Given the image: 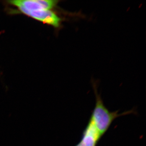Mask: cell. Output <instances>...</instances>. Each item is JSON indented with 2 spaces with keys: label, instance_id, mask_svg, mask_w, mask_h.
I'll use <instances>...</instances> for the list:
<instances>
[{
  "label": "cell",
  "instance_id": "cell-1",
  "mask_svg": "<svg viewBox=\"0 0 146 146\" xmlns=\"http://www.w3.org/2000/svg\"><path fill=\"white\" fill-rule=\"evenodd\" d=\"M96 95V103L90 121L96 128L101 136H103L107 131L113 121L120 116L133 113L134 111L130 110L119 114L118 111L110 112L105 106L102 100L97 92L96 87L94 84Z\"/></svg>",
  "mask_w": 146,
  "mask_h": 146
},
{
  "label": "cell",
  "instance_id": "cell-2",
  "mask_svg": "<svg viewBox=\"0 0 146 146\" xmlns=\"http://www.w3.org/2000/svg\"><path fill=\"white\" fill-rule=\"evenodd\" d=\"M17 7L22 13L35 20L52 26L55 28L58 27L60 26L61 19L51 10L30 11L27 10L21 6H18Z\"/></svg>",
  "mask_w": 146,
  "mask_h": 146
},
{
  "label": "cell",
  "instance_id": "cell-3",
  "mask_svg": "<svg viewBox=\"0 0 146 146\" xmlns=\"http://www.w3.org/2000/svg\"><path fill=\"white\" fill-rule=\"evenodd\" d=\"M55 0H16L8 1L9 3L15 6H21L27 10H50L58 3Z\"/></svg>",
  "mask_w": 146,
  "mask_h": 146
},
{
  "label": "cell",
  "instance_id": "cell-4",
  "mask_svg": "<svg viewBox=\"0 0 146 146\" xmlns=\"http://www.w3.org/2000/svg\"><path fill=\"white\" fill-rule=\"evenodd\" d=\"M101 137L96 128L90 121L84 131L81 141L76 146H96Z\"/></svg>",
  "mask_w": 146,
  "mask_h": 146
}]
</instances>
